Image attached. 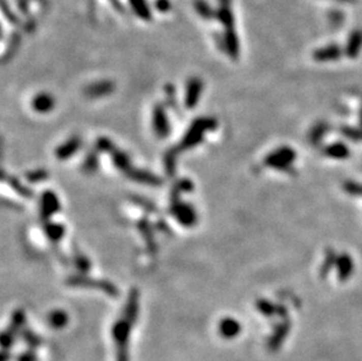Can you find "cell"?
<instances>
[{"label":"cell","instance_id":"cell-21","mask_svg":"<svg viewBox=\"0 0 362 361\" xmlns=\"http://www.w3.org/2000/svg\"><path fill=\"white\" fill-rule=\"evenodd\" d=\"M75 263L81 271L89 270V262H88V259L83 255H76Z\"/></svg>","mask_w":362,"mask_h":361},{"label":"cell","instance_id":"cell-1","mask_svg":"<svg viewBox=\"0 0 362 361\" xmlns=\"http://www.w3.org/2000/svg\"><path fill=\"white\" fill-rule=\"evenodd\" d=\"M138 294L136 290L130 291L128 301L126 305V311L123 319H120L115 324L113 328V335L115 338V343L117 346V361H128V338L130 335V327L133 326L135 318L137 316V305Z\"/></svg>","mask_w":362,"mask_h":361},{"label":"cell","instance_id":"cell-8","mask_svg":"<svg viewBox=\"0 0 362 361\" xmlns=\"http://www.w3.org/2000/svg\"><path fill=\"white\" fill-rule=\"evenodd\" d=\"M290 328H291V324L288 320H285L284 323L280 324L278 327L276 328L273 336L269 338V340H268L269 351H272V352L278 351V348L282 346V344L284 343L285 338L287 337L288 332H290Z\"/></svg>","mask_w":362,"mask_h":361},{"label":"cell","instance_id":"cell-17","mask_svg":"<svg viewBox=\"0 0 362 361\" xmlns=\"http://www.w3.org/2000/svg\"><path fill=\"white\" fill-rule=\"evenodd\" d=\"M49 323L53 327H64L67 324V314L63 311H53L49 314Z\"/></svg>","mask_w":362,"mask_h":361},{"label":"cell","instance_id":"cell-7","mask_svg":"<svg viewBox=\"0 0 362 361\" xmlns=\"http://www.w3.org/2000/svg\"><path fill=\"white\" fill-rule=\"evenodd\" d=\"M202 87L203 85L199 79H192L189 81L186 94V107L189 109H192L197 104L202 93Z\"/></svg>","mask_w":362,"mask_h":361},{"label":"cell","instance_id":"cell-14","mask_svg":"<svg viewBox=\"0 0 362 361\" xmlns=\"http://www.w3.org/2000/svg\"><path fill=\"white\" fill-rule=\"evenodd\" d=\"M111 155H113V162L115 166H116L117 169H120L122 173H127L129 172L130 169L133 168L132 165H130V158L128 155H127L125 151H121L116 149L114 147L113 149H111Z\"/></svg>","mask_w":362,"mask_h":361},{"label":"cell","instance_id":"cell-9","mask_svg":"<svg viewBox=\"0 0 362 361\" xmlns=\"http://www.w3.org/2000/svg\"><path fill=\"white\" fill-rule=\"evenodd\" d=\"M81 147V140L79 137H72L69 138L68 141H66L63 145L57 147L55 149V156L59 158V160H66L69 158L72 155H74L76 151L79 150Z\"/></svg>","mask_w":362,"mask_h":361},{"label":"cell","instance_id":"cell-6","mask_svg":"<svg viewBox=\"0 0 362 361\" xmlns=\"http://www.w3.org/2000/svg\"><path fill=\"white\" fill-rule=\"evenodd\" d=\"M60 205L57 197L52 191H46L41 197V217L42 219H48L53 213L59 211Z\"/></svg>","mask_w":362,"mask_h":361},{"label":"cell","instance_id":"cell-19","mask_svg":"<svg viewBox=\"0 0 362 361\" xmlns=\"http://www.w3.org/2000/svg\"><path fill=\"white\" fill-rule=\"evenodd\" d=\"M83 166H84V170L88 173H93L96 169V166H98V158H96V155L94 153L88 155L86 161H84Z\"/></svg>","mask_w":362,"mask_h":361},{"label":"cell","instance_id":"cell-5","mask_svg":"<svg viewBox=\"0 0 362 361\" xmlns=\"http://www.w3.org/2000/svg\"><path fill=\"white\" fill-rule=\"evenodd\" d=\"M153 123L154 130L160 138L167 137L170 134V126H169L167 114H165L164 108L161 104H156V107L154 108Z\"/></svg>","mask_w":362,"mask_h":361},{"label":"cell","instance_id":"cell-18","mask_svg":"<svg viewBox=\"0 0 362 361\" xmlns=\"http://www.w3.org/2000/svg\"><path fill=\"white\" fill-rule=\"evenodd\" d=\"M47 177H48V174L47 172H45V170H36V172H31L28 174H26L27 182H41Z\"/></svg>","mask_w":362,"mask_h":361},{"label":"cell","instance_id":"cell-15","mask_svg":"<svg viewBox=\"0 0 362 361\" xmlns=\"http://www.w3.org/2000/svg\"><path fill=\"white\" fill-rule=\"evenodd\" d=\"M45 232L49 239L53 240V242H57V240H60L61 237L64 236L65 229L63 225L60 224L47 222L45 224Z\"/></svg>","mask_w":362,"mask_h":361},{"label":"cell","instance_id":"cell-12","mask_svg":"<svg viewBox=\"0 0 362 361\" xmlns=\"http://www.w3.org/2000/svg\"><path fill=\"white\" fill-rule=\"evenodd\" d=\"M32 107L38 113H48L54 108V99L47 93H40L33 99Z\"/></svg>","mask_w":362,"mask_h":361},{"label":"cell","instance_id":"cell-11","mask_svg":"<svg viewBox=\"0 0 362 361\" xmlns=\"http://www.w3.org/2000/svg\"><path fill=\"white\" fill-rule=\"evenodd\" d=\"M240 324L233 318H224L219 324V332L223 337L228 338V339L237 337L240 333Z\"/></svg>","mask_w":362,"mask_h":361},{"label":"cell","instance_id":"cell-20","mask_svg":"<svg viewBox=\"0 0 362 361\" xmlns=\"http://www.w3.org/2000/svg\"><path fill=\"white\" fill-rule=\"evenodd\" d=\"M258 309H259V311L265 314V316H272L273 313H275V310H273V306L269 304L268 301H265V300H260V301H258Z\"/></svg>","mask_w":362,"mask_h":361},{"label":"cell","instance_id":"cell-13","mask_svg":"<svg viewBox=\"0 0 362 361\" xmlns=\"http://www.w3.org/2000/svg\"><path fill=\"white\" fill-rule=\"evenodd\" d=\"M114 91V85L109 81H103L92 85L86 89V95L89 98H101L107 94H110Z\"/></svg>","mask_w":362,"mask_h":361},{"label":"cell","instance_id":"cell-16","mask_svg":"<svg viewBox=\"0 0 362 361\" xmlns=\"http://www.w3.org/2000/svg\"><path fill=\"white\" fill-rule=\"evenodd\" d=\"M4 180L7 181V183H9L11 187H12L15 191H17L19 195H21L22 197H31L33 195L32 191L28 188H26L24 184L21 183V182H19L17 178H14L12 176H7V175L4 173Z\"/></svg>","mask_w":362,"mask_h":361},{"label":"cell","instance_id":"cell-10","mask_svg":"<svg viewBox=\"0 0 362 361\" xmlns=\"http://www.w3.org/2000/svg\"><path fill=\"white\" fill-rule=\"evenodd\" d=\"M126 175L129 178H132V180L140 182V183H144V184H149V185L161 184V180L156 176V175L148 173V172H144V170L132 168L129 170V172L126 173Z\"/></svg>","mask_w":362,"mask_h":361},{"label":"cell","instance_id":"cell-2","mask_svg":"<svg viewBox=\"0 0 362 361\" xmlns=\"http://www.w3.org/2000/svg\"><path fill=\"white\" fill-rule=\"evenodd\" d=\"M216 127V121L211 118H201L198 120H195L192 122L190 129L187 131L186 136L183 137L180 141L179 146L176 147L177 151L190 149L192 147L197 146L199 142L203 140V135L206 130H213Z\"/></svg>","mask_w":362,"mask_h":361},{"label":"cell","instance_id":"cell-4","mask_svg":"<svg viewBox=\"0 0 362 361\" xmlns=\"http://www.w3.org/2000/svg\"><path fill=\"white\" fill-rule=\"evenodd\" d=\"M171 211L179 223L186 227H191L196 223V212L190 204L180 203L178 199L171 200Z\"/></svg>","mask_w":362,"mask_h":361},{"label":"cell","instance_id":"cell-3","mask_svg":"<svg viewBox=\"0 0 362 361\" xmlns=\"http://www.w3.org/2000/svg\"><path fill=\"white\" fill-rule=\"evenodd\" d=\"M69 285L73 286H86V287H96L101 289L107 292L109 296H117V289L113 284L103 281H94V279L88 278L86 275H74L69 278Z\"/></svg>","mask_w":362,"mask_h":361}]
</instances>
